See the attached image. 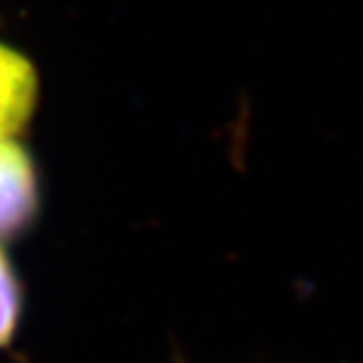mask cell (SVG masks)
Here are the masks:
<instances>
[{"mask_svg":"<svg viewBox=\"0 0 363 363\" xmlns=\"http://www.w3.org/2000/svg\"><path fill=\"white\" fill-rule=\"evenodd\" d=\"M38 184L28 156L0 137V236H12L33 220Z\"/></svg>","mask_w":363,"mask_h":363,"instance_id":"cell-1","label":"cell"},{"mask_svg":"<svg viewBox=\"0 0 363 363\" xmlns=\"http://www.w3.org/2000/svg\"><path fill=\"white\" fill-rule=\"evenodd\" d=\"M35 104V74L24 57L0 45V137L24 125Z\"/></svg>","mask_w":363,"mask_h":363,"instance_id":"cell-2","label":"cell"},{"mask_svg":"<svg viewBox=\"0 0 363 363\" xmlns=\"http://www.w3.org/2000/svg\"><path fill=\"white\" fill-rule=\"evenodd\" d=\"M21 311V293L12 267L7 264L5 255L0 252V347L7 345L17 330Z\"/></svg>","mask_w":363,"mask_h":363,"instance_id":"cell-3","label":"cell"}]
</instances>
